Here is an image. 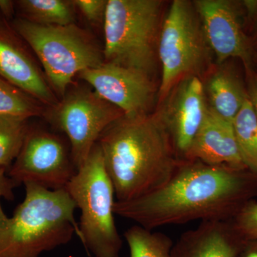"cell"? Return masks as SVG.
Here are the masks:
<instances>
[{
	"label": "cell",
	"instance_id": "21",
	"mask_svg": "<svg viewBox=\"0 0 257 257\" xmlns=\"http://www.w3.org/2000/svg\"><path fill=\"white\" fill-rule=\"evenodd\" d=\"M28 120L0 114V167L9 170L18 156L29 128Z\"/></svg>",
	"mask_w": 257,
	"mask_h": 257
},
{
	"label": "cell",
	"instance_id": "5",
	"mask_svg": "<svg viewBox=\"0 0 257 257\" xmlns=\"http://www.w3.org/2000/svg\"><path fill=\"white\" fill-rule=\"evenodd\" d=\"M12 24L36 55L56 95L63 97L74 77L104 63L103 49L76 24L40 25L16 18Z\"/></svg>",
	"mask_w": 257,
	"mask_h": 257
},
{
	"label": "cell",
	"instance_id": "28",
	"mask_svg": "<svg viewBox=\"0 0 257 257\" xmlns=\"http://www.w3.org/2000/svg\"><path fill=\"white\" fill-rule=\"evenodd\" d=\"M243 9L246 11V15L249 18H253L257 17V1H252V0H246V1L241 2Z\"/></svg>",
	"mask_w": 257,
	"mask_h": 257
},
{
	"label": "cell",
	"instance_id": "2",
	"mask_svg": "<svg viewBox=\"0 0 257 257\" xmlns=\"http://www.w3.org/2000/svg\"><path fill=\"white\" fill-rule=\"evenodd\" d=\"M96 143L117 202L133 200L163 187L182 162L156 112L124 115L101 133Z\"/></svg>",
	"mask_w": 257,
	"mask_h": 257
},
{
	"label": "cell",
	"instance_id": "10",
	"mask_svg": "<svg viewBox=\"0 0 257 257\" xmlns=\"http://www.w3.org/2000/svg\"><path fill=\"white\" fill-rule=\"evenodd\" d=\"M78 76L125 116L150 114L156 95V87L150 76L105 62L97 68L83 71Z\"/></svg>",
	"mask_w": 257,
	"mask_h": 257
},
{
	"label": "cell",
	"instance_id": "9",
	"mask_svg": "<svg viewBox=\"0 0 257 257\" xmlns=\"http://www.w3.org/2000/svg\"><path fill=\"white\" fill-rule=\"evenodd\" d=\"M70 145L56 134L29 126L18 156L8 171L20 186L33 183L50 190L67 188L77 174Z\"/></svg>",
	"mask_w": 257,
	"mask_h": 257
},
{
	"label": "cell",
	"instance_id": "14",
	"mask_svg": "<svg viewBox=\"0 0 257 257\" xmlns=\"http://www.w3.org/2000/svg\"><path fill=\"white\" fill-rule=\"evenodd\" d=\"M184 161L247 170L240 155L232 123L223 119L209 106Z\"/></svg>",
	"mask_w": 257,
	"mask_h": 257
},
{
	"label": "cell",
	"instance_id": "12",
	"mask_svg": "<svg viewBox=\"0 0 257 257\" xmlns=\"http://www.w3.org/2000/svg\"><path fill=\"white\" fill-rule=\"evenodd\" d=\"M31 51L11 20L0 13V76L42 105L53 107L59 102L57 96Z\"/></svg>",
	"mask_w": 257,
	"mask_h": 257
},
{
	"label": "cell",
	"instance_id": "18",
	"mask_svg": "<svg viewBox=\"0 0 257 257\" xmlns=\"http://www.w3.org/2000/svg\"><path fill=\"white\" fill-rule=\"evenodd\" d=\"M240 155L246 170L257 176V119L248 97L233 121Z\"/></svg>",
	"mask_w": 257,
	"mask_h": 257
},
{
	"label": "cell",
	"instance_id": "22",
	"mask_svg": "<svg viewBox=\"0 0 257 257\" xmlns=\"http://www.w3.org/2000/svg\"><path fill=\"white\" fill-rule=\"evenodd\" d=\"M231 221L246 241H257V202L245 204Z\"/></svg>",
	"mask_w": 257,
	"mask_h": 257
},
{
	"label": "cell",
	"instance_id": "11",
	"mask_svg": "<svg viewBox=\"0 0 257 257\" xmlns=\"http://www.w3.org/2000/svg\"><path fill=\"white\" fill-rule=\"evenodd\" d=\"M193 3L216 62L222 64L229 59H240L249 70L251 45L243 30L241 2L197 0Z\"/></svg>",
	"mask_w": 257,
	"mask_h": 257
},
{
	"label": "cell",
	"instance_id": "6",
	"mask_svg": "<svg viewBox=\"0 0 257 257\" xmlns=\"http://www.w3.org/2000/svg\"><path fill=\"white\" fill-rule=\"evenodd\" d=\"M66 189L81 211V242L95 257H119L123 241L115 224L114 186L97 143Z\"/></svg>",
	"mask_w": 257,
	"mask_h": 257
},
{
	"label": "cell",
	"instance_id": "16",
	"mask_svg": "<svg viewBox=\"0 0 257 257\" xmlns=\"http://www.w3.org/2000/svg\"><path fill=\"white\" fill-rule=\"evenodd\" d=\"M209 107L230 123L242 107L248 98L239 79L227 69L216 71L211 76L207 85Z\"/></svg>",
	"mask_w": 257,
	"mask_h": 257
},
{
	"label": "cell",
	"instance_id": "15",
	"mask_svg": "<svg viewBox=\"0 0 257 257\" xmlns=\"http://www.w3.org/2000/svg\"><path fill=\"white\" fill-rule=\"evenodd\" d=\"M245 241L231 220L202 221L181 234L170 257H238Z\"/></svg>",
	"mask_w": 257,
	"mask_h": 257
},
{
	"label": "cell",
	"instance_id": "1",
	"mask_svg": "<svg viewBox=\"0 0 257 257\" xmlns=\"http://www.w3.org/2000/svg\"><path fill=\"white\" fill-rule=\"evenodd\" d=\"M257 189V176L248 170L182 161L161 188L114 205L115 215L155 230L194 221L231 220Z\"/></svg>",
	"mask_w": 257,
	"mask_h": 257
},
{
	"label": "cell",
	"instance_id": "3",
	"mask_svg": "<svg viewBox=\"0 0 257 257\" xmlns=\"http://www.w3.org/2000/svg\"><path fill=\"white\" fill-rule=\"evenodd\" d=\"M24 186L25 198L13 215L5 212L0 202V257H40L67 244L74 234L80 240L74 217L77 206L67 189Z\"/></svg>",
	"mask_w": 257,
	"mask_h": 257
},
{
	"label": "cell",
	"instance_id": "20",
	"mask_svg": "<svg viewBox=\"0 0 257 257\" xmlns=\"http://www.w3.org/2000/svg\"><path fill=\"white\" fill-rule=\"evenodd\" d=\"M45 111L41 103L0 76V114L28 120Z\"/></svg>",
	"mask_w": 257,
	"mask_h": 257
},
{
	"label": "cell",
	"instance_id": "23",
	"mask_svg": "<svg viewBox=\"0 0 257 257\" xmlns=\"http://www.w3.org/2000/svg\"><path fill=\"white\" fill-rule=\"evenodd\" d=\"M76 9L88 21L94 24L104 23L108 0H74Z\"/></svg>",
	"mask_w": 257,
	"mask_h": 257
},
{
	"label": "cell",
	"instance_id": "4",
	"mask_svg": "<svg viewBox=\"0 0 257 257\" xmlns=\"http://www.w3.org/2000/svg\"><path fill=\"white\" fill-rule=\"evenodd\" d=\"M163 5L161 0H108L103 23L104 62L152 78L159 62Z\"/></svg>",
	"mask_w": 257,
	"mask_h": 257
},
{
	"label": "cell",
	"instance_id": "27",
	"mask_svg": "<svg viewBox=\"0 0 257 257\" xmlns=\"http://www.w3.org/2000/svg\"><path fill=\"white\" fill-rule=\"evenodd\" d=\"M238 257H257V241H246Z\"/></svg>",
	"mask_w": 257,
	"mask_h": 257
},
{
	"label": "cell",
	"instance_id": "8",
	"mask_svg": "<svg viewBox=\"0 0 257 257\" xmlns=\"http://www.w3.org/2000/svg\"><path fill=\"white\" fill-rule=\"evenodd\" d=\"M49 111L44 115L68 139L77 170L87 160L101 133L124 115L93 89L84 87L66 93Z\"/></svg>",
	"mask_w": 257,
	"mask_h": 257
},
{
	"label": "cell",
	"instance_id": "17",
	"mask_svg": "<svg viewBox=\"0 0 257 257\" xmlns=\"http://www.w3.org/2000/svg\"><path fill=\"white\" fill-rule=\"evenodd\" d=\"M17 18L40 25L75 24L76 8L69 0H19L15 1Z\"/></svg>",
	"mask_w": 257,
	"mask_h": 257
},
{
	"label": "cell",
	"instance_id": "19",
	"mask_svg": "<svg viewBox=\"0 0 257 257\" xmlns=\"http://www.w3.org/2000/svg\"><path fill=\"white\" fill-rule=\"evenodd\" d=\"M130 257H170L174 241L168 235L136 224L124 234Z\"/></svg>",
	"mask_w": 257,
	"mask_h": 257
},
{
	"label": "cell",
	"instance_id": "26",
	"mask_svg": "<svg viewBox=\"0 0 257 257\" xmlns=\"http://www.w3.org/2000/svg\"><path fill=\"white\" fill-rule=\"evenodd\" d=\"M15 11V1H9V0H0V13L5 18L9 20H13V17L14 16Z\"/></svg>",
	"mask_w": 257,
	"mask_h": 257
},
{
	"label": "cell",
	"instance_id": "7",
	"mask_svg": "<svg viewBox=\"0 0 257 257\" xmlns=\"http://www.w3.org/2000/svg\"><path fill=\"white\" fill-rule=\"evenodd\" d=\"M212 54L193 2L175 0L164 18L158 47L162 79L159 101L189 76H199Z\"/></svg>",
	"mask_w": 257,
	"mask_h": 257
},
{
	"label": "cell",
	"instance_id": "25",
	"mask_svg": "<svg viewBox=\"0 0 257 257\" xmlns=\"http://www.w3.org/2000/svg\"><path fill=\"white\" fill-rule=\"evenodd\" d=\"M247 94L257 119V77L253 76L250 78Z\"/></svg>",
	"mask_w": 257,
	"mask_h": 257
},
{
	"label": "cell",
	"instance_id": "24",
	"mask_svg": "<svg viewBox=\"0 0 257 257\" xmlns=\"http://www.w3.org/2000/svg\"><path fill=\"white\" fill-rule=\"evenodd\" d=\"M18 187L8 175V170L0 167V199L12 201L14 199V189Z\"/></svg>",
	"mask_w": 257,
	"mask_h": 257
},
{
	"label": "cell",
	"instance_id": "13",
	"mask_svg": "<svg viewBox=\"0 0 257 257\" xmlns=\"http://www.w3.org/2000/svg\"><path fill=\"white\" fill-rule=\"evenodd\" d=\"M205 94L199 77L189 76L172 89L156 112L170 132L181 160L185 159L207 112Z\"/></svg>",
	"mask_w": 257,
	"mask_h": 257
}]
</instances>
